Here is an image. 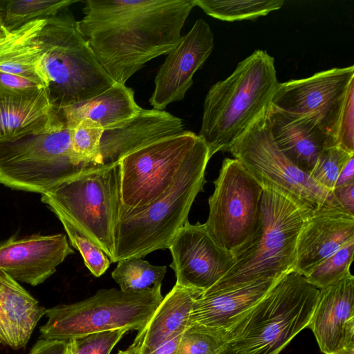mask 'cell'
<instances>
[{
  "instance_id": "obj_20",
  "label": "cell",
  "mask_w": 354,
  "mask_h": 354,
  "mask_svg": "<svg viewBox=\"0 0 354 354\" xmlns=\"http://www.w3.org/2000/svg\"><path fill=\"white\" fill-rule=\"evenodd\" d=\"M266 118L277 147L308 174L323 152L337 146L334 136L308 119L287 114L271 105Z\"/></svg>"
},
{
  "instance_id": "obj_21",
  "label": "cell",
  "mask_w": 354,
  "mask_h": 354,
  "mask_svg": "<svg viewBox=\"0 0 354 354\" xmlns=\"http://www.w3.org/2000/svg\"><path fill=\"white\" fill-rule=\"evenodd\" d=\"M64 127L45 88L25 93L0 89V141Z\"/></svg>"
},
{
  "instance_id": "obj_2",
  "label": "cell",
  "mask_w": 354,
  "mask_h": 354,
  "mask_svg": "<svg viewBox=\"0 0 354 354\" xmlns=\"http://www.w3.org/2000/svg\"><path fill=\"white\" fill-rule=\"evenodd\" d=\"M274 59L256 50L225 79L213 84L203 104L198 136L211 157L230 147L266 114L279 84Z\"/></svg>"
},
{
  "instance_id": "obj_5",
  "label": "cell",
  "mask_w": 354,
  "mask_h": 354,
  "mask_svg": "<svg viewBox=\"0 0 354 354\" xmlns=\"http://www.w3.org/2000/svg\"><path fill=\"white\" fill-rule=\"evenodd\" d=\"M37 41L46 90L56 111L86 101L115 84L77 30L68 8L46 19Z\"/></svg>"
},
{
  "instance_id": "obj_25",
  "label": "cell",
  "mask_w": 354,
  "mask_h": 354,
  "mask_svg": "<svg viewBox=\"0 0 354 354\" xmlns=\"http://www.w3.org/2000/svg\"><path fill=\"white\" fill-rule=\"evenodd\" d=\"M142 109L136 103L131 88L115 83L97 96L57 111L68 129H73L82 120L90 119L106 130L136 116Z\"/></svg>"
},
{
  "instance_id": "obj_22",
  "label": "cell",
  "mask_w": 354,
  "mask_h": 354,
  "mask_svg": "<svg viewBox=\"0 0 354 354\" xmlns=\"http://www.w3.org/2000/svg\"><path fill=\"white\" fill-rule=\"evenodd\" d=\"M279 278L259 279L230 288L203 292L194 302L188 326L226 331L233 322L263 297Z\"/></svg>"
},
{
  "instance_id": "obj_10",
  "label": "cell",
  "mask_w": 354,
  "mask_h": 354,
  "mask_svg": "<svg viewBox=\"0 0 354 354\" xmlns=\"http://www.w3.org/2000/svg\"><path fill=\"white\" fill-rule=\"evenodd\" d=\"M71 133L64 127L0 141V184L44 194L74 176L85 166L73 160Z\"/></svg>"
},
{
  "instance_id": "obj_14",
  "label": "cell",
  "mask_w": 354,
  "mask_h": 354,
  "mask_svg": "<svg viewBox=\"0 0 354 354\" xmlns=\"http://www.w3.org/2000/svg\"><path fill=\"white\" fill-rule=\"evenodd\" d=\"M176 283L207 290L234 265V256L221 248L205 224L188 222L178 231L169 248Z\"/></svg>"
},
{
  "instance_id": "obj_26",
  "label": "cell",
  "mask_w": 354,
  "mask_h": 354,
  "mask_svg": "<svg viewBox=\"0 0 354 354\" xmlns=\"http://www.w3.org/2000/svg\"><path fill=\"white\" fill-rule=\"evenodd\" d=\"M46 19L29 22L10 32L0 43V71L19 76L47 88L41 69L37 35Z\"/></svg>"
},
{
  "instance_id": "obj_29",
  "label": "cell",
  "mask_w": 354,
  "mask_h": 354,
  "mask_svg": "<svg viewBox=\"0 0 354 354\" xmlns=\"http://www.w3.org/2000/svg\"><path fill=\"white\" fill-rule=\"evenodd\" d=\"M76 0H15L5 1L3 15L5 26L9 32L37 19L53 17Z\"/></svg>"
},
{
  "instance_id": "obj_33",
  "label": "cell",
  "mask_w": 354,
  "mask_h": 354,
  "mask_svg": "<svg viewBox=\"0 0 354 354\" xmlns=\"http://www.w3.org/2000/svg\"><path fill=\"white\" fill-rule=\"evenodd\" d=\"M354 252L352 240L316 266L306 277L307 281L319 290L339 281L351 273Z\"/></svg>"
},
{
  "instance_id": "obj_16",
  "label": "cell",
  "mask_w": 354,
  "mask_h": 354,
  "mask_svg": "<svg viewBox=\"0 0 354 354\" xmlns=\"http://www.w3.org/2000/svg\"><path fill=\"white\" fill-rule=\"evenodd\" d=\"M73 253L64 234L14 236L0 243V270L17 281L35 286Z\"/></svg>"
},
{
  "instance_id": "obj_35",
  "label": "cell",
  "mask_w": 354,
  "mask_h": 354,
  "mask_svg": "<svg viewBox=\"0 0 354 354\" xmlns=\"http://www.w3.org/2000/svg\"><path fill=\"white\" fill-rule=\"evenodd\" d=\"M127 331L126 328L105 330L76 339L77 354H110Z\"/></svg>"
},
{
  "instance_id": "obj_30",
  "label": "cell",
  "mask_w": 354,
  "mask_h": 354,
  "mask_svg": "<svg viewBox=\"0 0 354 354\" xmlns=\"http://www.w3.org/2000/svg\"><path fill=\"white\" fill-rule=\"evenodd\" d=\"M62 223L72 245L83 258L93 275L99 277L109 268L111 261L104 252L55 205L45 203Z\"/></svg>"
},
{
  "instance_id": "obj_17",
  "label": "cell",
  "mask_w": 354,
  "mask_h": 354,
  "mask_svg": "<svg viewBox=\"0 0 354 354\" xmlns=\"http://www.w3.org/2000/svg\"><path fill=\"white\" fill-rule=\"evenodd\" d=\"M354 240V215L342 207L314 209L301 230L294 270L306 277L346 243Z\"/></svg>"
},
{
  "instance_id": "obj_41",
  "label": "cell",
  "mask_w": 354,
  "mask_h": 354,
  "mask_svg": "<svg viewBox=\"0 0 354 354\" xmlns=\"http://www.w3.org/2000/svg\"><path fill=\"white\" fill-rule=\"evenodd\" d=\"M354 183V155L343 167L336 183V187L344 186Z\"/></svg>"
},
{
  "instance_id": "obj_40",
  "label": "cell",
  "mask_w": 354,
  "mask_h": 354,
  "mask_svg": "<svg viewBox=\"0 0 354 354\" xmlns=\"http://www.w3.org/2000/svg\"><path fill=\"white\" fill-rule=\"evenodd\" d=\"M181 334L177 335L165 344L151 352H141L129 346L125 350H121L117 354H174Z\"/></svg>"
},
{
  "instance_id": "obj_12",
  "label": "cell",
  "mask_w": 354,
  "mask_h": 354,
  "mask_svg": "<svg viewBox=\"0 0 354 354\" xmlns=\"http://www.w3.org/2000/svg\"><path fill=\"white\" fill-rule=\"evenodd\" d=\"M229 152L262 187L277 189L313 210L322 206L343 208L333 192L320 186L280 151L270 133L266 113L252 124Z\"/></svg>"
},
{
  "instance_id": "obj_42",
  "label": "cell",
  "mask_w": 354,
  "mask_h": 354,
  "mask_svg": "<svg viewBox=\"0 0 354 354\" xmlns=\"http://www.w3.org/2000/svg\"><path fill=\"white\" fill-rule=\"evenodd\" d=\"M330 354H354V342L348 344Z\"/></svg>"
},
{
  "instance_id": "obj_37",
  "label": "cell",
  "mask_w": 354,
  "mask_h": 354,
  "mask_svg": "<svg viewBox=\"0 0 354 354\" xmlns=\"http://www.w3.org/2000/svg\"><path fill=\"white\" fill-rule=\"evenodd\" d=\"M44 88L28 79L0 71V89L17 93H25Z\"/></svg>"
},
{
  "instance_id": "obj_31",
  "label": "cell",
  "mask_w": 354,
  "mask_h": 354,
  "mask_svg": "<svg viewBox=\"0 0 354 354\" xmlns=\"http://www.w3.org/2000/svg\"><path fill=\"white\" fill-rule=\"evenodd\" d=\"M174 354H232L221 329L188 326L182 333Z\"/></svg>"
},
{
  "instance_id": "obj_3",
  "label": "cell",
  "mask_w": 354,
  "mask_h": 354,
  "mask_svg": "<svg viewBox=\"0 0 354 354\" xmlns=\"http://www.w3.org/2000/svg\"><path fill=\"white\" fill-rule=\"evenodd\" d=\"M319 292L295 270L283 274L226 330L232 354H279L308 327Z\"/></svg>"
},
{
  "instance_id": "obj_38",
  "label": "cell",
  "mask_w": 354,
  "mask_h": 354,
  "mask_svg": "<svg viewBox=\"0 0 354 354\" xmlns=\"http://www.w3.org/2000/svg\"><path fill=\"white\" fill-rule=\"evenodd\" d=\"M68 341L40 339L29 354H64Z\"/></svg>"
},
{
  "instance_id": "obj_28",
  "label": "cell",
  "mask_w": 354,
  "mask_h": 354,
  "mask_svg": "<svg viewBox=\"0 0 354 354\" xmlns=\"http://www.w3.org/2000/svg\"><path fill=\"white\" fill-rule=\"evenodd\" d=\"M166 266H153L141 257H133L118 262L111 276L124 292H142L162 285Z\"/></svg>"
},
{
  "instance_id": "obj_18",
  "label": "cell",
  "mask_w": 354,
  "mask_h": 354,
  "mask_svg": "<svg viewBox=\"0 0 354 354\" xmlns=\"http://www.w3.org/2000/svg\"><path fill=\"white\" fill-rule=\"evenodd\" d=\"M308 327L324 354L354 342V277L351 273L319 289Z\"/></svg>"
},
{
  "instance_id": "obj_8",
  "label": "cell",
  "mask_w": 354,
  "mask_h": 354,
  "mask_svg": "<svg viewBox=\"0 0 354 354\" xmlns=\"http://www.w3.org/2000/svg\"><path fill=\"white\" fill-rule=\"evenodd\" d=\"M41 201L60 208L112 263L120 207L118 163L85 166L72 178L41 194Z\"/></svg>"
},
{
  "instance_id": "obj_9",
  "label": "cell",
  "mask_w": 354,
  "mask_h": 354,
  "mask_svg": "<svg viewBox=\"0 0 354 354\" xmlns=\"http://www.w3.org/2000/svg\"><path fill=\"white\" fill-rule=\"evenodd\" d=\"M208 199L205 226L214 241L236 258L259 239L263 187L235 158H225Z\"/></svg>"
},
{
  "instance_id": "obj_6",
  "label": "cell",
  "mask_w": 354,
  "mask_h": 354,
  "mask_svg": "<svg viewBox=\"0 0 354 354\" xmlns=\"http://www.w3.org/2000/svg\"><path fill=\"white\" fill-rule=\"evenodd\" d=\"M259 240L236 258L233 267L206 291L259 279H278L294 270L299 234L313 209L277 189L263 187Z\"/></svg>"
},
{
  "instance_id": "obj_7",
  "label": "cell",
  "mask_w": 354,
  "mask_h": 354,
  "mask_svg": "<svg viewBox=\"0 0 354 354\" xmlns=\"http://www.w3.org/2000/svg\"><path fill=\"white\" fill-rule=\"evenodd\" d=\"M161 286L138 292L100 289L83 301L46 309L40 337L68 341L110 330L139 331L163 299Z\"/></svg>"
},
{
  "instance_id": "obj_13",
  "label": "cell",
  "mask_w": 354,
  "mask_h": 354,
  "mask_svg": "<svg viewBox=\"0 0 354 354\" xmlns=\"http://www.w3.org/2000/svg\"><path fill=\"white\" fill-rule=\"evenodd\" d=\"M353 80L352 65L279 82L270 105L287 114L313 121L336 138L346 95Z\"/></svg>"
},
{
  "instance_id": "obj_15",
  "label": "cell",
  "mask_w": 354,
  "mask_h": 354,
  "mask_svg": "<svg viewBox=\"0 0 354 354\" xmlns=\"http://www.w3.org/2000/svg\"><path fill=\"white\" fill-rule=\"evenodd\" d=\"M214 46V37L209 24L203 19H197L167 54L156 75L154 91L149 98L153 109L164 110L169 104L183 100L195 73L209 57Z\"/></svg>"
},
{
  "instance_id": "obj_45",
  "label": "cell",
  "mask_w": 354,
  "mask_h": 354,
  "mask_svg": "<svg viewBox=\"0 0 354 354\" xmlns=\"http://www.w3.org/2000/svg\"><path fill=\"white\" fill-rule=\"evenodd\" d=\"M0 343H1V340H0Z\"/></svg>"
},
{
  "instance_id": "obj_27",
  "label": "cell",
  "mask_w": 354,
  "mask_h": 354,
  "mask_svg": "<svg viewBox=\"0 0 354 354\" xmlns=\"http://www.w3.org/2000/svg\"><path fill=\"white\" fill-rule=\"evenodd\" d=\"M212 17L227 21L254 20L280 9L283 0H194Z\"/></svg>"
},
{
  "instance_id": "obj_23",
  "label": "cell",
  "mask_w": 354,
  "mask_h": 354,
  "mask_svg": "<svg viewBox=\"0 0 354 354\" xmlns=\"http://www.w3.org/2000/svg\"><path fill=\"white\" fill-rule=\"evenodd\" d=\"M46 309L17 281L0 270V340L13 349L26 346Z\"/></svg>"
},
{
  "instance_id": "obj_44",
  "label": "cell",
  "mask_w": 354,
  "mask_h": 354,
  "mask_svg": "<svg viewBox=\"0 0 354 354\" xmlns=\"http://www.w3.org/2000/svg\"><path fill=\"white\" fill-rule=\"evenodd\" d=\"M64 354H77L75 339H70L67 342Z\"/></svg>"
},
{
  "instance_id": "obj_4",
  "label": "cell",
  "mask_w": 354,
  "mask_h": 354,
  "mask_svg": "<svg viewBox=\"0 0 354 354\" xmlns=\"http://www.w3.org/2000/svg\"><path fill=\"white\" fill-rule=\"evenodd\" d=\"M211 158L205 144L160 197L118 220L112 263L169 249L176 234L189 221L192 204L203 190L205 169Z\"/></svg>"
},
{
  "instance_id": "obj_24",
  "label": "cell",
  "mask_w": 354,
  "mask_h": 354,
  "mask_svg": "<svg viewBox=\"0 0 354 354\" xmlns=\"http://www.w3.org/2000/svg\"><path fill=\"white\" fill-rule=\"evenodd\" d=\"M203 292L176 283L130 346L141 352H151L183 333L188 326L194 302Z\"/></svg>"
},
{
  "instance_id": "obj_43",
  "label": "cell",
  "mask_w": 354,
  "mask_h": 354,
  "mask_svg": "<svg viewBox=\"0 0 354 354\" xmlns=\"http://www.w3.org/2000/svg\"><path fill=\"white\" fill-rule=\"evenodd\" d=\"M10 32L5 26L3 15L0 12V43L8 37Z\"/></svg>"
},
{
  "instance_id": "obj_32",
  "label": "cell",
  "mask_w": 354,
  "mask_h": 354,
  "mask_svg": "<svg viewBox=\"0 0 354 354\" xmlns=\"http://www.w3.org/2000/svg\"><path fill=\"white\" fill-rule=\"evenodd\" d=\"M104 128L90 119L81 120L71 133V151L74 162L80 166L103 165L100 140Z\"/></svg>"
},
{
  "instance_id": "obj_1",
  "label": "cell",
  "mask_w": 354,
  "mask_h": 354,
  "mask_svg": "<svg viewBox=\"0 0 354 354\" xmlns=\"http://www.w3.org/2000/svg\"><path fill=\"white\" fill-rule=\"evenodd\" d=\"M194 0H87L77 28L115 83L125 82L181 39Z\"/></svg>"
},
{
  "instance_id": "obj_34",
  "label": "cell",
  "mask_w": 354,
  "mask_h": 354,
  "mask_svg": "<svg viewBox=\"0 0 354 354\" xmlns=\"http://www.w3.org/2000/svg\"><path fill=\"white\" fill-rule=\"evenodd\" d=\"M353 155L338 146L331 147L321 154L309 175L323 188L332 192L341 170Z\"/></svg>"
},
{
  "instance_id": "obj_36",
  "label": "cell",
  "mask_w": 354,
  "mask_h": 354,
  "mask_svg": "<svg viewBox=\"0 0 354 354\" xmlns=\"http://www.w3.org/2000/svg\"><path fill=\"white\" fill-rule=\"evenodd\" d=\"M337 146L354 154V80L348 86L339 120L336 135Z\"/></svg>"
},
{
  "instance_id": "obj_39",
  "label": "cell",
  "mask_w": 354,
  "mask_h": 354,
  "mask_svg": "<svg viewBox=\"0 0 354 354\" xmlns=\"http://www.w3.org/2000/svg\"><path fill=\"white\" fill-rule=\"evenodd\" d=\"M332 192L341 206L354 215V183L336 187Z\"/></svg>"
},
{
  "instance_id": "obj_19",
  "label": "cell",
  "mask_w": 354,
  "mask_h": 354,
  "mask_svg": "<svg viewBox=\"0 0 354 354\" xmlns=\"http://www.w3.org/2000/svg\"><path fill=\"white\" fill-rule=\"evenodd\" d=\"M183 131L180 118L164 110L142 109L136 116L104 130L100 140L102 162L118 163L141 147Z\"/></svg>"
},
{
  "instance_id": "obj_11",
  "label": "cell",
  "mask_w": 354,
  "mask_h": 354,
  "mask_svg": "<svg viewBox=\"0 0 354 354\" xmlns=\"http://www.w3.org/2000/svg\"><path fill=\"white\" fill-rule=\"evenodd\" d=\"M205 145L198 135L184 131L141 147L120 159L118 220L160 197Z\"/></svg>"
}]
</instances>
